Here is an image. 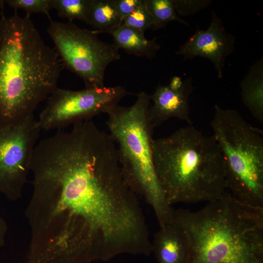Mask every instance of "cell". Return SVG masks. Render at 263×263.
I'll return each mask as SVG.
<instances>
[{
  "instance_id": "cell-1",
  "label": "cell",
  "mask_w": 263,
  "mask_h": 263,
  "mask_svg": "<svg viewBox=\"0 0 263 263\" xmlns=\"http://www.w3.org/2000/svg\"><path fill=\"white\" fill-rule=\"evenodd\" d=\"M48 194L55 218L80 221L99 236L102 261L152 253L143 212L123 178L111 136L70 153L55 170Z\"/></svg>"
},
{
  "instance_id": "cell-2",
  "label": "cell",
  "mask_w": 263,
  "mask_h": 263,
  "mask_svg": "<svg viewBox=\"0 0 263 263\" xmlns=\"http://www.w3.org/2000/svg\"><path fill=\"white\" fill-rule=\"evenodd\" d=\"M61 63L30 19L17 11L0 20V124L33 114L57 88Z\"/></svg>"
},
{
  "instance_id": "cell-3",
  "label": "cell",
  "mask_w": 263,
  "mask_h": 263,
  "mask_svg": "<svg viewBox=\"0 0 263 263\" xmlns=\"http://www.w3.org/2000/svg\"><path fill=\"white\" fill-rule=\"evenodd\" d=\"M169 222L188 236V263H263V208L227 191L198 211L174 209Z\"/></svg>"
},
{
  "instance_id": "cell-4",
  "label": "cell",
  "mask_w": 263,
  "mask_h": 263,
  "mask_svg": "<svg viewBox=\"0 0 263 263\" xmlns=\"http://www.w3.org/2000/svg\"><path fill=\"white\" fill-rule=\"evenodd\" d=\"M152 150L155 173L170 206L211 202L226 191L224 161L213 136L188 125L153 139Z\"/></svg>"
},
{
  "instance_id": "cell-5",
  "label": "cell",
  "mask_w": 263,
  "mask_h": 263,
  "mask_svg": "<svg viewBox=\"0 0 263 263\" xmlns=\"http://www.w3.org/2000/svg\"><path fill=\"white\" fill-rule=\"evenodd\" d=\"M130 107L116 105L106 113V124L117 147L121 171L130 189L152 207L159 226L170 221L174 209L167 201L153 164V127L149 117L150 95L136 94Z\"/></svg>"
},
{
  "instance_id": "cell-6",
  "label": "cell",
  "mask_w": 263,
  "mask_h": 263,
  "mask_svg": "<svg viewBox=\"0 0 263 263\" xmlns=\"http://www.w3.org/2000/svg\"><path fill=\"white\" fill-rule=\"evenodd\" d=\"M213 136L222 153L226 190L240 202L263 208V132L236 110L215 106Z\"/></svg>"
},
{
  "instance_id": "cell-7",
  "label": "cell",
  "mask_w": 263,
  "mask_h": 263,
  "mask_svg": "<svg viewBox=\"0 0 263 263\" xmlns=\"http://www.w3.org/2000/svg\"><path fill=\"white\" fill-rule=\"evenodd\" d=\"M47 31L61 64L79 76L85 88L105 86L107 66L121 57L114 43L100 40L93 30L80 28L73 22L50 20Z\"/></svg>"
},
{
  "instance_id": "cell-8",
  "label": "cell",
  "mask_w": 263,
  "mask_h": 263,
  "mask_svg": "<svg viewBox=\"0 0 263 263\" xmlns=\"http://www.w3.org/2000/svg\"><path fill=\"white\" fill-rule=\"evenodd\" d=\"M130 94L119 85L79 91L56 88L48 97L45 108L37 120L38 124L41 130H50L91 120L107 113Z\"/></svg>"
},
{
  "instance_id": "cell-9",
  "label": "cell",
  "mask_w": 263,
  "mask_h": 263,
  "mask_svg": "<svg viewBox=\"0 0 263 263\" xmlns=\"http://www.w3.org/2000/svg\"><path fill=\"white\" fill-rule=\"evenodd\" d=\"M41 130L34 114L0 124V193L10 200L21 196Z\"/></svg>"
},
{
  "instance_id": "cell-10",
  "label": "cell",
  "mask_w": 263,
  "mask_h": 263,
  "mask_svg": "<svg viewBox=\"0 0 263 263\" xmlns=\"http://www.w3.org/2000/svg\"><path fill=\"white\" fill-rule=\"evenodd\" d=\"M235 45L234 37L226 31L222 21L213 11L209 27L204 30L198 29L176 54L183 56L184 60L196 57L208 59L213 63L218 77L221 79L225 59L234 51Z\"/></svg>"
},
{
  "instance_id": "cell-11",
  "label": "cell",
  "mask_w": 263,
  "mask_h": 263,
  "mask_svg": "<svg viewBox=\"0 0 263 263\" xmlns=\"http://www.w3.org/2000/svg\"><path fill=\"white\" fill-rule=\"evenodd\" d=\"M191 77L184 80L183 86L173 90L168 85L159 84L150 95L152 104L149 107V117L154 129L170 118H176L191 125L189 98L193 87Z\"/></svg>"
},
{
  "instance_id": "cell-12",
  "label": "cell",
  "mask_w": 263,
  "mask_h": 263,
  "mask_svg": "<svg viewBox=\"0 0 263 263\" xmlns=\"http://www.w3.org/2000/svg\"><path fill=\"white\" fill-rule=\"evenodd\" d=\"M190 247L186 232L171 222L159 226L151 242L157 263H188Z\"/></svg>"
},
{
  "instance_id": "cell-13",
  "label": "cell",
  "mask_w": 263,
  "mask_h": 263,
  "mask_svg": "<svg viewBox=\"0 0 263 263\" xmlns=\"http://www.w3.org/2000/svg\"><path fill=\"white\" fill-rule=\"evenodd\" d=\"M113 39V43L118 49H122L127 53L151 59L156 56L160 49L154 38L148 39L144 33L132 28L122 23L119 27L109 31Z\"/></svg>"
},
{
  "instance_id": "cell-14",
  "label": "cell",
  "mask_w": 263,
  "mask_h": 263,
  "mask_svg": "<svg viewBox=\"0 0 263 263\" xmlns=\"http://www.w3.org/2000/svg\"><path fill=\"white\" fill-rule=\"evenodd\" d=\"M263 63L257 61L240 83L242 100L257 120L263 123Z\"/></svg>"
},
{
  "instance_id": "cell-15",
  "label": "cell",
  "mask_w": 263,
  "mask_h": 263,
  "mask_svg": "<svg viewBox=\"0 0 263 263\" xmlns=\"http://www.w3.org/2000/svg\"><path fill=\"white\" fill-rule=\"evenodd\" d=\"M123 23L114 0H91L89 25L96 34L108 33Z\"/></svg>"
},
{
  "instance_id": "cell-16",
  "label": "cell",
  "mask_w": 263,
  "mask_h": 263,
  "mask_svg": "<svg viewBox=\"0 0 263 263\" xmlns=\"http://www.w3.org/2000/svg\"><path fill=\"white\" fill-rule=\"evenodd\" d=\"M153 19L154 30L164 28L169 22L175 21L186 25L188 23L180 19L174 7L173 0H144Z\"/></svg>"
},
{
  "instance_id": "cell-17",
  "label": "cell",
  "mask_w": 263,
  "mask_h": 263,
  "mask_svg": "<svg viewBox=\"0 0 263 263\" xmlns=\"http://www.w3.org/2000/svg\"><path fill=\"white\" fill-rule=\"evenodd\" d=\"M91 0H53V9L69 22L75 19L89 25Z\"/></svg>"
},
{
  "instance_id": "cell-18",
  "label": "cell",
  "mask_w": 263,
  "mask_h": 263,
  "mask_svg": "<svg viewBox=\"0 0 263 263\" xmlns=\"http://www.w3.org/2000/svg\"><path fill=\"white\" fill-rule=\"evenodd\" d=\"M5 3L15 11L23 10L29 16L34 13L44 14L51 20L50 11L53 9V0H6Z\"/></svg>"
},
{
  "instance_id": "cell-19",
  "label": "cell",
  "mask_w": 263,
  "mask_h": 263,
  "mask_svg": "<svg viewBox=\"0 0 263 263\" xmlns=\"http://www.w3.org/2000/svg\"><path fill=\"white\" fill-rule=\"evenodd\" d=\"M123 23L144 32L153 25L152 18L143 0V3L123 20Z\"/></svg>"
},
{
  "instance_id": "cell-20",
  "label": "cell",
  "mask_w": 263,
  "mask_h": 263,
  "mask_svg": "<svg viewBox=\"0 0 263 263\" xmlns=\"http://www.w3.org/2000/svg\"><path fill=\"white\" fill-rule=\"evenodd\" d=\"M210 0H173L175 10L180 15L193 14L207 6Z\"/></svg>"
},
{
  "instance_id": "cell-21",
  "label": "cell",
  "mask_w": 263,
  "mask_h": 263,
  "mask_svg": "<svg viewBox=\"0 0 263 263\" xmlns=\"http://www.w3.org/2000/svg\"><path fill=\"white\" fill-rule=\"evenodd\" d=\"M143 0H114L115 10L122 19L143 3Z\"/></svg>"
},
{
  "instance_id": "cell-22",
  "label": "cell",
  "mask_w": 263,
  "mask_h": 263,
  "mask_svg": "<svg viewBox=\"0 0 263 263\" xmlns=\"http://www.w3.org/2000/svg\"><path fill=\"white\" fill-rule=\"evenodd\" d=\"M7 231V225L4 220L0 216V247L5 242V235Z\"/></svg>"
},
{
  "instance_id": "cell-23",
  "label": "cell",
  "mask_w": 263,
  "mask_h": 263,
  "mask_svg": "<svg viewBox=\"0 0 263 263\" xmlns=\"http://www.w3.org/2000/svg\"><path fill=\"white\" fill-rule=\"evenodd\" d=\"M184 80L179 76H173L168 85L173 90H178L180 89L183 85Z\"/></svg>"
},
{
  "instance_id": "cell-24",
  "label": "cell",
  "mask_w": 263,
  "mask_h": 263,
  "mask_svg": "<svg viewBox=\"0 0 263 263\" xmlns=\"http://www.w3.org/2000/svg\"><path fill=\"white\" fill-rule=\"evenodd\" d=\"M5 3V0H0V20L1 18L2 15L3 14V10Z\"/></svg>"
}]
</instances>
